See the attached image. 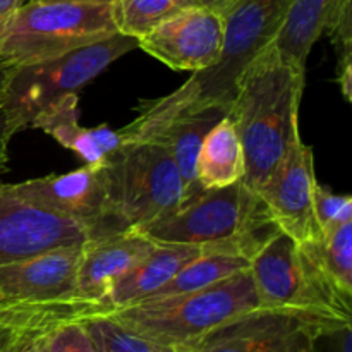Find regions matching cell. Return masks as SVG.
I'll return each instance as SVG.
<instances>
[{"instance_id": "obj_18", "label": "cell", "mask_w": 352, "mask_h": 352, "mask_svg": "<svg viewBox=\"0 0 352 352\" xmlns=\"http://www.w3.org/2000/svg\"><path fill=\"white\" fill-rule=\"evenodd\" d=\"M201 253L203 248L198 246L155 243L153 250L113 285L109 308L119 309L144 301Z\"/></svg>"}, {"instance_id": "obj_16", "label": "cell", "mask_w": 352, "mask_h": 352, "mask_svg": "<svg viewBox=\"0 0 352 352\" xmlns=\"http://www.w3.org/2000/svg\"><path fill=\"white\" fill-rule=\"evenodd\" d=\"M79 96L69 93L60 96L33 117L30 126L43 131L58 144L81 158L86 167L102 168L109 158L126 144L122 133L110 129L107 124L82 127L79 124Z\"/></svg>"}, {"instance_id": "obj_22", "label": "cell", "mask_w": 352, "mask_h": 352, "mask_svg": "<svg viewBox=\"0 0 352 352\" xmlns=\"http://www.w3.org/2000/svg\"><path fill=\"white\" fill-rule=\"evenodd\" d=\"M250 263L251 261L243 254L229 253V251L203 250V253L198 258L184 265L164 287L153 292L148 299L168 298V296L186 294V292L208 287V285L217 284V282L223 280V278L230 277L237 272L248 270Z\"/></svg>"}, {"instance_id": "obj_10", "label": "cell", "mask_w": 352, "mask_h": 352, "mask_svg": "<svg viewBox=\"0 0 352 352\" xmlns=\"http://www.w3.org/2000/svg\"><path fill=\"white\" fill-rule=\"evenodd\" d=\"M316 184L313 150L299 138L256 191L277 229L298 244L322 237L313 206Z\"/></svg>"}, {"instance_id": "obj_15", "label": "cell", "mask_w": 352, "mask_h": 352, "mask_svg": "<svg viewBox=\"0 0 352 352\" xmlns=\"http://www.w3.org/2000/svg\"><path fill=\"white\" fill-rule=\"evenodd\" d=\"M153 248L155 241L134 229L85 241L76 282L78 299L110 311L109 296L113 285Z\"/></svg>"}, {"instance_id": "obj_33", "label": "cell", "mask_w": 352, "mask_h": 352, "mask_svg": "<svg viewBox=\"0 0 352 352\" xmlns=\"http://www.w3.org/2000/svg\"><path fill=\"white\" fill-rule=\"evenodd\" d=\"M219 2H222V0H201L203 6H210V7L217 6V3H219Z\"/></svg>"}, {"instance_id": "obj_20", "label": "cell", "mask_w": 352, "mask_h": 352, "mask_svg": "<svg viewBox=\"0 0 352 352\" xmlns=\"http://www.w3.org/2000/svg\"><path fill=\"white\" fill-rule=\"evenodd\" d=\"M244 150L230 117L223 116L203 140L196 158V182L201 191L220 189L243 181Z\"/></svg>"}, {"instance_id": "obj_35", "label": "cell", "mask_w": 352, "mask_h": 352, "mask_svg": "<svg viewBox=\"0 0 352 352\" xmlns=\"http://www.w3.org/2000/svg\"><path fill=\"white\" fill-rule=\"evenodd\" d=\"M10 305H14V302H10ZM7 306H9V305H0V315H2V313L6 311V309H7Z\"/></svg>"}, {"instance_id": "obj_3", "label": "cell", "mask_w": 352, "mask_h": 352, "mask_svg": "<svg viewBox=\"0 0 352 352\" xmlns=\"http://www.w3.org/2000/svg\"><path fill=\"white\" fill-rule=\"evenodd\" d=\"M138 232L155 243L186 244L251 258L278 232L263 201L243 181L208 189Z\"/></svg>"}, {"instance_id": "obj_1", "label": "cell", "mask_w": 352, "mask_h": 352, "mask_svg": "<svg viewBox=\"0 0 352 352\" xmlns=\"http://www.w3.org/2000/svg\"><path fill=\"white\" fill-rule=\"evenodd\" d=\"M291 0H222L215 7L223 24L215 64L192 74L181 88L136 107V119L120 129L126 143L141 141L179 117L229 112L237 82L251 62L277 38Z\"/></svg>"}, {"instance_id": "obj_9", "label": "cell", "mask_w": 352, "mask_h": 352, "mask_svg": "<svg viewBox=\"0 0 352 352\" xmlns=\"http://www.w3.org/2000/svg\"><path fill=\"white\" fill-rule=\"evenodd\" d=\"M329 313L256 308L217 327L186 347L189 352H308L325 327L342 322Z\"/></svg>"}, {"instance_id": "obj_8", "label": "cell", "mask_w": 352, "mask_h": 352, "mask_svg": "<svg viewBox=\"0 0 352 352\" xmlns=\"http://www.w3.org/2000/svg\"><path fill=\"white\" fill-rule=\"evenodd\" d=\"M250 272L263 308L308 309L351 320V299L344 298L313 258L280 230L251 258Z\"/></svg>"}, {"instance_id": "obj_25", "label": "cell", "mask_w": 352, "mask_h": 352, "mask_svg": "<svg viewBox=\"0 0 352 352\" xmlns=\"http://www.w3.org/2000/svg\"><path fill=\"white\" fill-rule=\"evenodd\" d=\"M96 352H175L174 347L157 342L113 318L109 311L82 318Z\"/></svg>"}, {"instance_id": "obj_27", "label": "cell", "mask_w": 352, "mask_h": 352, "mask_svg": "<svg viewBox=\"0 0 352 352\" xmlns=\"http://www.w3.org/2000/svg\"><path fill=\"white\" fill-rule=\"evenodd\" d=\"M43 346L47 352H96L82 318L67 320L52 329L43 337Z\"/></svg>"}, {"instance_id": "obj_34", "label": "cell", "mask_w": 352, "mask_h": 352, "mask_svg": "<svg viewBox=\"0 0 352 352\" xmlns=\"http://www.w3.org/2000/svg\"><path fill=\"white\" fill-rule=\"evenodd\" d=\"M24 2H31V0H24ZM81 2H109V0H81Z\"/></svg>"}, {"instance_id": "obj_31", "label": "cell", "mask_w": 352, "mask_h": 352, "mask_svg": "<svg viewBox=\"0 0 352 352\" xmlns=\"http://www.w3.org/2000/svg\"><path fill=\"white\" fill-rule=\"evenodd\" d=\"M12 69L14 67H9V65H0V98H2L3 88H6V82H7V79H9Z\"/></svg>"}, {"instance_id": "obj_32", "label": "cell", "mask_w": 352, "mask_h": 352, "mask_svg": "<svg viewBox=\"0 0 352 352\" xmlns=\"http://www.w3.org/2000/svg\"><path fill=\"white\" fill-rule=\"evenodd\" d=\"M19 352H47V349H45V346H43V339H40V340H36V342L31 344V346L24 347V349Z\"/></svg>"}, {"instance_id": "obj_13", "label": "cell", "mask_w": 352, "mask_h": 352, "mask_svg": "<svg viewBox=\"0 0 352 352\" xmlns=\"http://www.w3.org/2000/svg\"><path fill=\"white\" fill-rule=\"evenodd\" d=\"M223 24L215 7L198 6L175 14L138 40V47L174 71L198 72L215 64Z\"/></svg>"}, {"instance_id": "obj_6", "label": "cell", "mask_w": 352, "mask_h": 352, "mask_svg": "<svg viewBox=\"0 0 352 352\" xmlns=\"http://www.w3.org/2000/svg\"><path fill=\"white\" fill-rule=\"evenodd\" d=\"M110 215L119 230L138 229L184 203L174 158L158 141L122 144L103 167Z\"/></svg>"}, {"instance_id": "obj_19", "label": "cell", "mask_w": 352, "mask_h": 352, "mask_svg": "<svg viewBox=\"0 0 352 352\" xmlns=\"http://www.w3.org/2000/svg\"><path fill=\"white\" fill-rule=\"evenodd\" d=\"M346 0H291L274 47L291 65L306 72L313 45L325 33L330 17Z\"/></svg>"}, {"instance_id": "obj_21", "label": "cell", "mask_w": 352, "mask_h": 352, "mask_svg": "<svg viewBox=\"0 0 352 352\" xmlns=\"http://www.w3.org/2000/svg\"><path fill=\"white\" fill-rule=\"evenodd\" d=\"M226 113L210 110V112L198 113V116L179 117V119L165 124L150 138H146V140L158 141V143L164 144L174 158L179 174H181L182 186H184V203L191 201L196 196L201 195V189L196 182V158H198L199 146H201L208 131Z\"/></svg>"}, {"instance_id": "obj_24", "label": "cell", "mask_w": 352, "mask_h": 352, "mask_svg": "<svg viewBox=\"0 0 352 352\" xmlns=\"http://www.w3.org/2000/svg\"><path fill=\"white\" fill-rule=\"evenodd\" d=\"M299 246L308 251L330 284L344 298L352 299V222Z\"/></svg>"}, {"instance_id": "obj_11", "label": "cell", "mask_w": 352, "mask_h": 352, "mask_svg": "<svg viewBox=\"0 0 352 352\" xmlns=\"http://www.w3.org/2000/svg\"><path fill=\"white\" fill-rule=\"evenodd\" d=\"M88 241L85 227L36 205L0 182V267L67 244Z\"/></svg>"}, {"instance_id": "obj_29", "label": "cell", "mask_w": 352, "mask_h": 352, "mask_svg": "<svg viewBox=\"0 0 352 352\" xmlns=\"http://www.w3.org/2000/svg\"><path fill=\"white\" fill-rule=\"evenodd\" d=\"M14 133L10 129L9 122H7V117L3 113V110L0 109V174L6 168L7 160H9V143L12 140Z\"/></svg>"}, {"instance_id": "obj_17", "label": "cell", "mask_w": 352, "mask_h": 352, "mask_svg": "<svg viewBox=\"0 0 352 352\" xmlns=\"http://www.w3.org/2000/svg\"><path fill=\"white\" fill-rule=\"evenodd\" d=\"M107 308L93 302H14L0 315V352H19L43 339L52 329L67 320L85 318Z\"/></svg>"}, {"instance_id": "obj_37", "label": "cell", "mask_w": 352, "mask_h": 352, "mask_svg": "<svg viewBox=\"0 0 352 352\" xmlns=\"http://www.w3.org/2000/svg\"><path fill=\"white\" fill-rule=\"evenodd\" d=\"M175 352H189V349H186V347H179V349H175Z\"/></svg>"}, {"instance_id": "obj_26", "label": "cell", "mask_w": 352, "mask_h": 352, "mask_svg": "<svg viewBox=\"0 0 352 352\" xmlns=\"http://www.w3.org/2000/svg\"><path fill=\"white\" fill-rule=\"evenodd\" d=\"M313 206H315L316 223H318L322 236L337 229V227L344 226V223L352 222L351 196L336 195V192L316 184Z\"/></svg>"}, {"instance_id": "obj_12", "label": "cell", "mask_w": 352, "mask_h": 352, "mask_svg": "<svg viewBox=\"0 0 352 352\" xmlns=\"http://www.w3.org/2000/svg\"><path fill=\"white\" fill-rule=\"evenodd\" d=\"M19 195L85 227L88 239L120 232L110 215L105 172L82 165L67 174L14 184Z\"/></svg>"}, {"instance_id": "obj_14", "label": "cell", "mask_w": 352, "mask_h": 352, "mask_svg": "<svg viewBox=\"0 0 352 352\" xmlns=\"http://www.w3.org/2000/svg\"><path fill=\"white\" fill-rule=\"evenodd\" d=\"M82 244L58 246L0 267V294L7 302H58L78 299L76 282Z\"/></svg>"}, {"instance_id": "obj_7", "label": "cell", "mask_w": 352, "mask_h": 352, "mask_svg": "<svg viewBox=\"0 0 352 352\" xmlns=\"http://www.w3.org/2000/svg\"><path fill=\"white\" fill-rule=\"evenodd\" d=\"M138 47L136 38L116 33L107 40L14 67L0 98L14 134L30 127L38 112L60 96L78 93L112 62Z\"/></svg>"}, {"instance_id": "obj_2", "label": "cell", "mask_w": 352, "mask_h": 352, "mask_svg": "<svg viewBox=\"0 0 352 352\" xmlns=\"http://www.w3.org/2000/svg\"><path fill=\"white\" fill-rule=\"evenodd\" d=\"M306 72L289 64L274 43L265 48L237 82L227 116L244 150L243 182L256 192L299 140V103Z\"/></svg>"}, {"instance_id": "obj_23", "label": "cell", "mask_w": 352, "mask_h": 352, "mask_svg": "<svg viewBox=\"0 0 352 352\" xmlns=\"http://www.w3.org/2000/svg\"><path fill=\"white\" fill-rule=\"evenodd\" d=\"M117 33L129 38H143L158 24L165 23L191 7L203 6L201 0H109Z\"/></svg>"}, {"instance_id": "obj_30", "label": "cell", "mask_w": 352, "mask_h": 352, "mask_svg": "<svg viewBox=\"0 0 352 352\" xmlns=\"http://www.w3.org/2000/svg\"><path fill=\"white\" fill-rule=\"evenodd\" d=\"M21 3H24V0H0V16L17 9Z\"/></svg>"}, {"instance_id": "obj_4", "label": "cell", "mask_w": 352, "mask_h": 352, "mask_svg": "<svg viewBox=\"0 0 352 352\" xmlns=\"http://www.w3.org/2000/svg\"><path fill=\"white\" fill-rule=\"evenodd\" d=\"M263 308L250 268L208 287L110 309L129 329L168 347H189L229 320Z\"/></svg>"}, {"instance_id": "obj_36", "label": "cell", "mask_w": 352, "mask_h": 352, "mask_svg": "<svg viewBox=\"0 0 352 352\" xmlns=\"http://www.w3.org/2000/svg\"><path fill=\"white\" fill-rule=\"evenodd\" d=\"M0 305H10V302H7L6 299H3V296L0 294Z\"/></svg>"}, {"instance_id": "obj_5", "label": "cell", "mask_w": 352, "mask_h": 352, "mask_svg": "<svg viewBox=\"0 0 352 352\" xmlns=\"http://www.w3.org/2000/svg\"><path fill=\"white\" fill-rule=\"evenodd\" d=\"M116 33L110 2L31 0L0 16V65L33 64Z\"/></svg>"}, {"instance_id": "obj_28", "label": "cell", "mask_w": 352, "mask_h": 352, "mask_svg": "<svg viewBox=\"0 0 352 352\" xmlns=\"http://www.w3.org/2000/svg\"><path fill=\"white\" fill-rule=\"evenodd\" d=\"M308 352H352L351 320H342L325 327L313 339Z\"/></svg>"}]
</instances>
